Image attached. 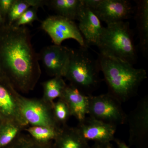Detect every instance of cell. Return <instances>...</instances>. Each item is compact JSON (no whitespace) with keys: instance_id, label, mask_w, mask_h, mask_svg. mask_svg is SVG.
<instances>
[{"instance_id":"cell-13","label":"cell","mask_w":148,"mask_h":148,"mask_svg":"<svg viewBox=\"0 0 148 148\" xmlns=\"http://www.w3.org/2000/svg\"><path fill=\"white\" fill-rule=\"evenodd\" d=\"M23 101L20 105V110L27 121L35 126L52 128V121L42 105L36 101Z\"/></svg>"},{"instance_id":"cell-14","label":"cell","mask_w":148,"mask_h":148,"mask_svg":"<svg viewBox=\"0 0 148 148\" xmlns=\"http://www.w3.org/2000/svg\"><path fill=\"white\" fill-rule=\"evenodd\" d=\"M135 19L139 38V46L143 55L148 54V1H135Z\"/></svg>"},{"instance_id":"cell-18","label":"cell","mask_w":148,"mask_h":148,"mask_svg":"<svg viewBox=\"0 0 148 148\" xmlns=\"http://www.w3.org/2000/svg\"><path fill=\"white\" fill-rule=\"evenodd\" d=\"M66 85L61 76H56L45 83V93L50 101L62 96Z\"/></svg>"},{"instance_id":"cell-1","label":"cell","mask_w":148,"mask_h":148,"mask_svg":"<svg viewBox=\"0 0 148 148\" xmlns=\"http://www.w3.org/2000/svg\"><path fill=\"white\" fill-rule=\"evenodd\" d=\"M38 55L26 26L7 25L0 37V67L22 89L31 88L40 74Z\"/></svg>"},{"instance_id":"cell-10","label":"cell","mask_w":148,"mask_h":148,"mask_svg":"<svg viewBox=\"0 0 148 148\" xmlns=\"http://www.w3.org/2000/svg\"><path fill=\"white\" fill-rule=\"evenodd\" d=\"M82 2L78 17L79 21L78 27L86 47L91 45L97 46L103 27L98 16L84 3L83 0Z\"/></svg>"},{"instance_id":"cell-11","label":"cell","mask_w":148,"mask_h":148,"mask_svg":"<svg viewBox=\"0 0 148 148\" xmlns=\"http://www.w3.org/2000/svg\"><path fill=\"white\" fill-rule=\"evenodd\" d=\"M129 125L130 138L132 142L140 141L147 136L148 130V99L140 101L136 108L127 117Z\"/></svg>"},{"instance_id":"cell-20","label":"cell","mask_w":148,"mask_h":148,"mask_svg":"<svg viewBox=\"0 0 148 148\" xmlns=\"http://www.w3.org/2000/svg\"><path fill=\"white\" fill-rule=\"evenodd\" d=\"M28 131L35 139L40 141L50 140L56 135L53 128L44 126H35L30 127Z\"/></svg>"},{"instance_id":"cell-26","label":"cell","mask_w":148,"mask_h":148,"mask_svg":"<svg viewBox=\"0 0 148 148\" xmlns=\"http://www.w3.org/2000/svg\"><path fill=\"white\" fill-rule=\"evenodd\" d=\"M115 142L116 143L118 148H130L126 145L125 143L121 140L114 139Z\"/></svg>"},{"instance_id":"cell-5","label":"cell","mask_w":148,"mask_h":148,"mask_svg":"<svg viewBox=\"0 0 148 148\" xmlns=\"http://www.w3.org/2000/svg\"><path fill=\"white\" fill-rule=\"evenodd\" d=\"M88 115L116 125L123 123L127 118L120 101L109 92L96 96L90 95Z\"/></svg>"},{"instance_id":"cell-27","label":"cell","mask_w":148,"mask_h":148,"mask_svg":"<svg viewBox=\"0 0 148 148\" xmlns=\"http://www.w3.org/2000/svg\"><path fill=\"white\" fill-rule=\"evenodd\" d=\"M1 68H0V74H1Z\"/></svg>"},{"instance_id":"cell-25","label":"cell","mask_w":148,"mask_h":148,"mask_svg":"<svg viewBox=\"0 0 148 148\" xmlns=\"http://www.w3.org/2000/svg\"><path fill=\"white\" fill-rule=\"evenodd\" d=\"M90 148H114L111 143H94Z\"/></svg>"},{"instance_id":"cell-16","label":"cell","mask_w":148,"mask_h":148,"mask_svg":"<svg viewBox=\"0 0 148 148\" xmlns=\"http://www.w3.org/2000/svg\"><path fill=\"white\" fill-rule=\"evenodd\" d=\"M43 0H14L8 14V25L13 24L27 10L32 7H41L46 5Z\"/></svg>"},{"instance_id":"cell-7","label":"cell","mask_w":148,"mask_h":148,"mask_svg":"<svg viewBox=\"0 0 148 148\" xmlns=\"http://www.w3.org/2000/svg\"><path fill=\"white\" fill-rule=\"evenodd\" d=\"M41 28L55 45H61L65 40L72 39L76 41L81 47L87 48L78 26L73 20L59 15H52L42 22Z\"/></svg>"},{"instance_id":"cell-22","label":"cell","mask_w":148,"mask_h":148,"mask_svg":"<svg viewBox=\"0 0 148 148\" xmlns=\"http://www.w3.org/2000/svg\"><path fill=\"white\" fill-rule=\"evenodd\" d=\"M17 132L18 129L14 125L7 126L0 135V146L2 147L8 145L13 140Z\"/></svg>"},{"instance_id":"cell-15","label":"cell","mask_w":148,"mask_h":148,"mask_svg":"<svg viewBox=\"0 0 148 148\" xmlns=\"http://www.w3.org/2000/svg\"><path fill=\"white\" fill-rule=\"evenodd\" d=\"M82 3V0H49L46 2V5L57 15L73 21L77 20Z\"/></svg>"},{"instance_id":"cell-19","label":"cell","mask_w":148,"mask_h":148,"mask_svg":"<svg viewBox=\"0 0 148 148\" xmlns=\"http://www.w3.org/2000/svg\"><path fill=\"white\" fill-rule=\"evenodd\" d=\"M0 109L7 115L14 113L15 105L8 90L0 85Z\"/></svg>"},{"instance_id":"cell-12","label":"cell","mask_w":148,"mask_h":148,"mask_svg":"<svg viewBox=\"0 0 148 148\" xmlns=\"http://www.w3.org/2000/svg\"><path fill=\"white\" fill-rule=\"evenodd\" d=\"M90 95L72 85L66 86L61 98L68 105L71 114L80 122L88 114Z\"/></svg>"},{"instance_id":"cell-17","label":"cell","mask_w":148,"mask_h":148,"mask_svg":"<svg viewBox=\"0 0 148 148\" xmlns=\"http://www.w3.org/2000/svg\"><path fill=\"white\" fill-rule=\"evenodd\" d=\"M58 139V148H90L77 129L63 132Z\"/></svg>"},{"instance_id":"cell-3","label":"cell","mask_w":148,"mask_h":148,"mask_svg":"<svg viewBox=\"0 0 148 148\" xmlns=\"http://www.w3.org/2000/svg\"><path fill=\"white\" fill-rule=\"evenodd\" d=\"M97 47L100 54L134 65L138 58L134 35L129 22L121 21L103 27Z\"/></svg>"},{"instance_id":"cell-6","label":"cell","mask_w":148,"mask_h":148,"mask_svg":"<svg viewBox=\"0 0 148 148\" xmlns=\"http://www.w3.org/2000/svg\"><path fill=\"white\" fill-rule=\"evenodd\" d=\"M101 21L108 24L124 21L135 12L127 0H83Z\"/></svg>"},{"instance_id":"cell-9","label":"cell","mask_w":148,"mask_h":148,"mask_svg":"<svg viewBox=\"0 0 148 148\" xmlns=\"http://www.w3.org/2000/svg\"><path fill=\"white\" fill-rule=\"evenodd\" d=\"M73 49L55 45L43 48L38 55L48 72L54 76H63Z\"/></svg>"},{"instance_id":"cell-2","label":"cell","mask_w":148,"mask_h":148,"mask_svg":"<svg viewBox=\"0 0 148 148\" xmlns=\"http://www.w3.org/2000/svg\"><path fill=\"white\" fill-rule=\"evenodd\" d=\"M98 59L109 93L121 102L136 94L141 84L147 77L146 70L136 69L127 62L100 53Z\"/></svg>"},{"instance_id":"cell-8","label":"cell","mask_w":148,"mask_h":148,"mask_svg":"<svg viewBox=\"0 0 148 148\" xmlns=\"http://www.w3.org/2000/svg\"><path fill=\"white\" fill-rule=\"evenodd\" d=\"M79 122L77 129L88 142L91 141L94 143H111L114 140L116 125L90 116H86Z\"/></svg>"},{"instance_id":"cell-4","label":"cell","mask_w":148,"mask_h":148,"mask_svg":"<svg viewBox=\"0 0 148 148\" xmlns=\"http://www.w3.org/2000/svg\"><path fill=\"white\" fill-rule=\"evenodd\" d=\"M98 59L92 58L87 48L73 49L63 76L71 81L73 85L83 92H90L101 82Z\"/></svg>"},{"instance_id":"cell-24","label":"cell","mask_w":148,"mask_h":148,"mask_svg":"<svg viewBox=\"0 0 148 148\" xmlns=\"http://www.w3.org/2000/svg\"><path fill=\"white\" fill-rule=\"evenodd\" d=\"M14 0H0V11L2 14L7 15Z\"/></svg>"},{"instance_id":"cell-21","label":"cell","mask_w":148,"mask_h":148,"mask_svg":"<svg viewBox=\"0 0 148 148\" xmlns=\"http://www.w3.org/2000/svg\"><path fill=\"white\" fill-rule=\"evenodd\" d=\"M38 7H32L27 10L12 25L16 27L25 26L38 20Z\"/></svg>"},{"instance_id":"cell-23","label":"cell","mask_w":148,"mask_h":148,"mask_svg":"<svg viewBox=\"0 0 148 148\" xmlns=\"http://www.w3.org/2000/svg\"><path fill=\"white\" fill-rule=\"evenodd\" d=\"M54 111L56 118L61 121H66L71 114L68 105L63 99L56 104Z\"/></svg>"}]
</instances>
